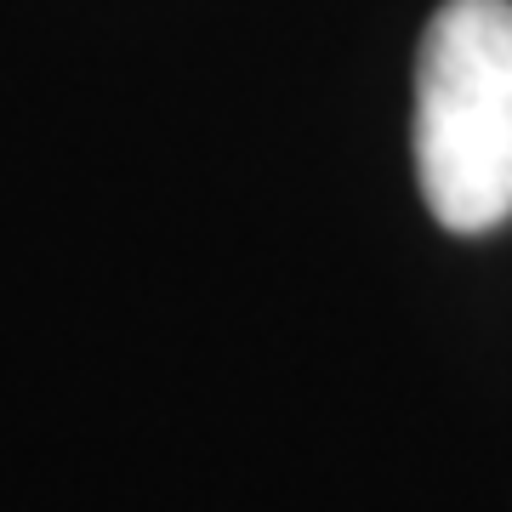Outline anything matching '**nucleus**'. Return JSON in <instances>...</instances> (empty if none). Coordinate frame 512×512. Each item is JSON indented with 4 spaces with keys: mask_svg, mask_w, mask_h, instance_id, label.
Segmentation results:
<instances>
[{
    "mask_svg": "<svg viewBox=\"0 0 512 512\" xmlns=\"http://www.w3.org/2000/svg\"><path fill=\"white\" fill-rule=\"evenodd\" d=\"M416 171L450 234L512 217V0H444L416 57Z\"/></svg>",
    "mask_w": 512,
    "mask_h": 512,
    "instance_id": "nucleus-1",
    "label": "nucleus"
}]
</instances>
